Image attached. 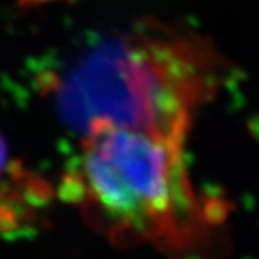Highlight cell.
Returning a JSON list of instances; mask_svg holds the SVG:
<instances>
[{"instance_id": "obj_4", "label": "cell", "mask_w": 259, "mask_h": 259, "mask_svg": "<svg viewBox=\"0 0 259 259\" xmlns=\"http://www.w3.org/2000/svg\"><path fill=\"white\" fill-rule=\"evenodd\" d=\"M44 2H49V0H20V3L23 6H30V5H36V3H44Z\"/></svg>"}, {"instance_id": "obj_2", "label": "cell", "mask_w": 259, "mask_h": 259, "mask_svg": "<svg viewBox=\"0 0 259 259\" xmlns=\"http://www.w3.org/2000/svg\"><path fill=\"white\" fill-rule=\"evenodd\" d=\"M183 143L144 130L97 124L61 192L115 238L179 242L199 225L197 200L186 175Z\"/></svg>"}, {"instance_id": "obj_3", "label": "cell", "mask_w": 259, "mask_h": 259, "mask_svg": "<svg viewBox=\"0 0 259 259\" xmlns=\"http://www.w3.org/2000/svg\"><path fill=\"white\" fill-rule=\"evenodd\" d=\"M49 199L48 185L12 160L0 134V233H13L35 222Z\"/></svg>"}, {"instance_id": "obj_1", "label": "cell", "mask_w": 259, "mask_h": 259, "mask_svg": "<svg viewBox=\"0 0 259 259\" xmlns=\"http://www.w3.org/2000/svg\"><path fill=\"white\" fill-rule=\"evenodd\" d=\"M228 75L210 42L150 19L94 40L62 72L44 75L40 87L82 137L97 124H114L185 141L196 111Z\"/></svg>"}]
</instances>
